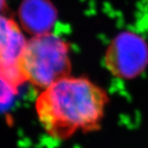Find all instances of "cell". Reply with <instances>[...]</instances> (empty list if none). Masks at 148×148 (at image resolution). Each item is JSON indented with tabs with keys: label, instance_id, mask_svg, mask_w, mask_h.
<instances>
[{
	"label": "cell",
	"instance_id": "obj_1",
	"mask_svg": "<svg viewBox=\"0 0 148 148\" xmlns=\"http://www.w3.org/2000/svg\"><path fill=\"white\" fill-rule=\"evenodd\" d=\"M108 102L103 88L88 79L69 76L39 94L36 112L50 136L65 140L78 132L98 130Z\"/></svg>",
	"mask_w": 148,
	"mask_h": 148
},
{
	"label": "cell",
	"instance_id": "obj_2",
	"mask_svg": "<svg viewBox=\"0 0 148 148\" xmlns=\"http://www.w3.org/2000/svg\"><path fill=\"white\" fill-rule=\"evenodd\" d=\"M20 68L26 81L43 91L70 76V47L53 33L34 36L27 41Z\"/></svg>",
	"mask_w": 148,
	"mask_h": 148
},
{
	"label": "cell",
	"instance_id": "obj_3",
	"mask_svg": "<svg viewBox=\"0 0 148 148\" xmlns=\"http://www.w3.org/2000/svg\"><path fill=\"white\" fill-rule=\"evenodd\" d=\"M104 66L112 76L132 79L148 65V44L138 34L123 31L116 36L104 53Z\"/></svg>",
	"mask_w": 148,
	"mask_h": 148
},
{
	"label": "cell",
	"instance_id": "obj_4",
	"mask_svg": "<svg viewBox=\"0 0 148 148\" xmlns=\"http://www.w3.org/2000/svg\"><path fill=\"white\" fill-rule=\"evenodd\" d=\"M26 44L18 24L13 19L0 14V68L18 88L26 82L20 68Z\"/></svg>",
	"mask_w": 148,
	"mask_h": 148
},
{
	"label": "cell",
	"instance_id": "obj_5",
	"mask_svg": "<svg viewBox=\"0 0 148 148\" xmlns=\"http://www.w3.org/2000/svg\"><path fill=\"white\" fill-rule=\"evenodd\" d=\"M19 18L28 33L39 36L51 33L57 20V11L50 0H23Z\"/></svg>",
	"mask_w": 148,
	"mask_h": 148
},
{
	"label": "cell",
	"instance_id": "obj_6",
	"mask_svg": "<svg viewBox=\"0 0 148 148\" xmlns=\"http://www.w3.org/2000/svg\"><path fill=\"white\" fill-rule=\"evenodd\" d=\"M18 88L0 68V104H6L18 93Z\"/></svg>",
	"mask_w": 148,
	"mask_h": 148
},
{
	"label": "cell",
	"instance_id": "obj_7",
	"mask_svg": "<svg viewBox=\"0 0 148 148\" xmlns=\"http://www.w3.org/2000/svg\"><path fill=\"white\" fill-rule=\"evenodd\" d=\"M7 8L5 0H0V14H2Z\"/></svg>",
	"mask_w": 148,
	"mask_h": 148
}]
</instances>
